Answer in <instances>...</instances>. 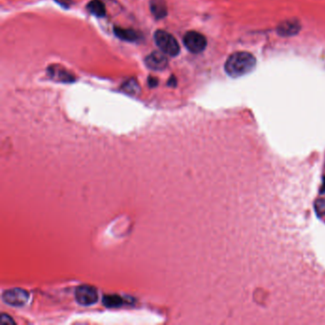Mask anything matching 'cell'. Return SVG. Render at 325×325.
<instances>
[{
  "instance_id": "2",
  "label": "cell",
  "mask_w": 325,
  "mask_h": 325,
  "mask_svg": "<svg viewBox=\"0 0 325 325\" xmlns=\"http://www.w3.org/2000/svg\"><path fill=\"white\" fill-rule=\"evenodd\" d=\"M154 40L157 46L165 55L169 57H177L180 54V44L170 33L164 30H158L154 35Z\"/></svg>"
},
{
  "instance_id": "15",
  "label": "cell",
  "mask_w": 325,
  "mask_h": 325,
  "mask_svg": "<svg viewBox=\"0 0 325 325\" xmlns=\"http://www.w3.org/2000/svg\"><path fill=\"white\" fill-rule=\"evenodd\" d=\"M1 324H4V325H15V322L13 321V319L10 316L3 314L1 316Z\"/></svg>"
},
{
  "instance_id": "10",
  "label": "cell",
  "mask_w": 325,
  "mask_h": 325,
  "mask_svg": "<svg viewBox=\"0 0 325 325\" xmlns=\"http://www.w3.org/2000/svg\"><path fill=\"white\" fill-rule=\"evenodd\" d=\"M87 10L98 18H103L106 15V7L102 0H91L87 5Z\"/></svg>"
},
{
  "instance_id": "7",
  "label": "cell",
  "mask_w": 325,
  "mask_h": 325,
  "mask_svg": "<svg viewBox=\"0 0 325 325\" xmlns=\"http://www.w3.org/2000/svg\"><path fill=\"white\" fill-rule=\"evenodd\" d=\"M48 74L49 77H51L53 80L58 81L60 82H65V83H70L76 81L75 77L67 72L65 69L58 68L57 66H52L48 69Z\"/></svg>"
},
{
  "instance_id": "1",
  "label": "cell",
  "mask_w": 325,
  "mask_h": 325,
  "mask_svg": "<svg viewBox=\"0 0 325 325\" xmlns=\"http://www.w3.org/2000/svg\"><path fill=\"white\" fill-rule=\"evenodd\" d=\"M257 64L255 57L247 52L232 54L225 62V72L231 78H240L252 72Z\"/></svg>"
},
{
  "instance_id": "19",
  "label": "cell",
  "mask_w": 325,
  "mask_h": 325,
  "mask_svg": "<svg viewBox=\"0 0 325 325\" xmlns=\"http://www.w3.org/2000/svg\"><path fill=\"white\" fill-rule=\"evenodd\" d=\"M323 194H325V179L324 180V184L322 186V191H321Z\"/></svg>"
},
{
  "instance_id": "6",
  "label": "cell",
  "mask_w": 325,
  "mask_h": 325,
  "mask_svg": "<svg viewBox=\"0 0 325 325\" xmlns=\"http://www.w3.org/2000/svg\"><path fill=\"white\" fill-rule=\"evenodd\" d=\"M145 65L153 71H163L168 66V59L162 52H153L145 58Z\"/></svg>"
},
{
  "instance_id": "13",
  "label": "cell",
  "mask_w": 325,
  "mask_h": 325,
  "mask_svg": "<svg viewBox=\"0 0 325 325\" xmlns=\"http://www.w3.org/2000/svg\"><path fill=\"white\" fill-rule=\"evenodd\" d=\"M122 88L125 93H127L129 95H137L141 89L139 82L137 81L135 79H130L125 83H123Z\"/></svg>"
},
{
  "instance_id": "12",
  "label": "cell",
  "mask_w": 325,
  "mask_h": 325,
  "mask_svg": "<svg viewBox=\"0 0 325 325\" xmlns=\"http://www.w3.org/2000/svg\"><path fill=\"white\" fill-rule=\"evenodd\" d=\"M299 29H300V26L295 21H286L285 23L281 25L279 31L281 34H283L284 36H290V35H294L295 33H297L299 31Z\"/></svg>"
},
{
  "instance_id": "9",
  "label": "cell",
  "mask_w": 325,
  "mask_h": 325,
  "mask_svg": "<svg viewBox=\"0 0 325 325\" xmlns=\"http://www.w3.org/2000/svg\"><path fill=\"white\" fill-rule=\"evenodd\" d=\"M114 33L122 41L135 42V41L140 40L139 33H137L136 31H134L132 29H124L122 27H115Z\"/></svg>"
},
{
  "instance_id": "17",
  "label": "cell",
  "mask_w": 325,
  "mask_h": 325,
  "mask_svg": "<svg viewBox=\"0 0 325 325\" xmlns=\"http://www.w3.org/2000/svg\"><path fill=\"white\" fill-rule=\"evenodd\" d=\"M148 84H149L150 87H156V86H158V84H159V81H158L156 78L150 77L149 80H148Z\"/></svg>"
},
{
  "instance_id": "4",
  "label": "cell",
  "mask_w": 325,
  "mask_h": 325,
  "mask_svg": "<svg viewBox=\"0 0 325 325\" xmlns=\"http://www.w3.org/2000/svg\"><path fill=\"white\" fill-rule=\"evenodd\" d=\"M76 301L82 306H91L99 302L98 290L90 285H81L76 289Z\"/></svg>"
},
{
  "instance_id": "16",
  "label": "cell",
  "mask_w": 325,
  "mask_h": 325,
  "mask_svg": "<svg viewBox=\"0 0 325 325\" xmlns=\"http://www.w3.org/2000/svg\"><path fill=\"white\" fill-rule=\"evenodd\" d=\"M56 2H58L61 6L66 9L70 8L71 5L73 4V0H56Z\"/></svg>"
},
{
  "instance_id": "3",
  "label": "cell",
  "mask_w": 325,
  "mask_h": 325,
  "mask_svg": "<svg viewBox=\"0 0 325 325\" xmlns=\"http://www.w3.org/2000/svg\"><path fill=\"white\" fill-rule=\"evenodd\" d=\"M183 44L189 52L193 54H201L207 46V40L199 32L189 31L183 37Z\"/></svg>"
},
{
  "instance_id": "8",
  "label": "cell",
  "mask_w": 325,
  "mask_h": 325,
  "mask_svg": "<svg viewBox=\"0 0 325 325\" xmlns=\"http://www.w3.org/2000/svg\"><path fill=\"white\" fill-rule=\"evenodd\" d=\"M150 10L156 20H162L168 14L167 5L163 0H151Z\"/></svg>"
},
{
  "instance_id": "18",
  "label": "cell",
  "mask_w": 325,
  "mask_h": 325,
  "mask_svg": "<svg viewBox=\"0 0 325 325\" xmlns=\"http://www.w3.org/2000/svg\"><path fill=\"white\" fill-rule=\"evenodd\" d=\"M167 85L168 86H177V80H176V78L175 77H172L171 79H170V81H168V83H167Z\"/></svg>"
},
{
  "instance_id": "14",
  "label": "cell",
  "mask_w": 325,
  "mask_h": 325,
  "mask_svg": "<svg viewBox=\"0 0 325 325\" xmlns=\"http://www.w3.org/2000/svg\"><path fill=\"white\" fill-rule=\"evenodd\" d=\"M315 209L319 217L325 216V199H319L315 203Z\"/></svg>"
},
{
  "instance_id": "11",
  "label": "cell",
  "mask_w": 325,
  "mask_h": 325,
  "mask_svg": "<svg viewBox=\"0 0 325 325\" xmlns=\"http://www.w3.org/2000/svg\"><path fill=\"white\" fill-rule=\"evenodd\" d=\"M103 305L108 308H119L122 307L124 301L120 296L117 295H108L103 298Z\"/></svg>"
},
{
  "instance_id": "5",
  "label": "cell",
  "mask_w": 325,
  "mask_h": 325,
  "mask_svg": "<svg viewBox=\"0 0 325 325\" xmlns=\"http://www.w3.org/2000/svg\"><path fill=\"white\" fill-rule=\"evenodd\" d=\"M30 295L27 291L20 288H14L7 290L2 295V301L6 305L13 307H22L29 302Z\"/></svg>"
}]
</instances>
